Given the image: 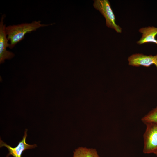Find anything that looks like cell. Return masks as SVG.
Masks as SVG:
<instances>
[{
	"instance_id": "1",
	"label": "cell",
	"mask_w": 157,
	"mask_h": 157,
	"mask_svg": "<svg viewBox=\"0 0 157 157\" xmlns=\"http://www.w3.org/2000/svg\"><path fill=\"white\" fill-rule=\"evenodd\" d=\"M52 24H42L40 21H35L31 23H24L6 26V33L8 40L10 42L9 48H13L24 38L25 35L27 33L35 31L40 27Z\"/></svg>"
},
{
	"instance_id": "2",
	"label": "cell",
	"mask_w": 157,
	"mask_h": 157,
	"mask_svg": "<svg viewBox=\"0 0 157 157\" xmlns=\"http://www.w3.org/2000/svg\"><path fill=\"white\" fill-rule=\"evenodd\" d=\"M94 1L93 6L100 12L105 19L106 26L114 29L118 33H121L122 29L116 23L115 16L109 1L108 0Z\"/></svg>"
},
{
	"instance_id": "3",
	"label": "cell",
	"mask_w": 157,
	"mask_h": 157,
	"mask_svg": "<svg viewBox=\"0 0 157 157\" xmlns=\"http://www.w3.org/2000/svg\"><path fill=\"white\" fill-rule=\"evenodd\" d=\"M146 129L143 134L144 143L143 152L145 154H154L157 151V123H144Z\"/></svg>"
},
{
	"instance_id": "4",
	"label": "cell",
	"mask_w": 157,
	"mask_h": 157,
	"mask_svg": "<svg viewBox=\"0 0 157 157\" xmlns=\"http://www.w3.org/2000/svg\"><path fill=\"white\" fill-rule=\"evenodd\" d=\"M5 17V15L1 16L0 22V63H2L6 59H10L14 56L12 52L7 50V47H9L10 44L5 32L6 24H4V19Z\"/></svg>"
},
{
	"instance_id": "5",
	"label": "cell",
	"mask_w": 157,
	"mask_h": 157,
	"mask_svg": "<svg viewBox=\"0 0 157 157\" xmlns=\"http://www.w3.org/2000/svg\"><path fill=\"white\" fill-rule=\"evenodd\" d=\"M129 65L134 67L142 66L149 67L154 65L157 69V54L154 56L142 53L132 54L128 58Z\"/></svg>"
},
{
	"instance_id": "6",
	"label": "cell",
	"mask_w": 157,
	"mask_h": 157,
	"mask_svg": "<svg viewBox=\"0 0 157 157\" xmlns=\"http://www.w3.org/2000/svg\"><path fill=\"white\" fill-rule=\"evenodd\" d=\"M27 129H26L22 139L19 142L18 145L15 147H13L8 145L0 140V147H5L7 148L8 151L9 153L6 157H8L10 156H12L13 157H21L22 153L26 149L34 148L37 147L36 144H35L30 145L26 142V138L27 136Z\"/></svg>"
},
{
	"instance_id": "7",
	"label": "cell",
	"mask_w": 157,
	"mask_h": 157,
	"mask_svg": "<svg viewBox=\"0 0 157 157\" xmlns=\"http://www.w3.org/2000/svg\"><path fill=\"white\" fill-rule=\"evenodd\" d=\"M139 31L142 34V36L137 42V44L141 45L153 43L157 44V40L156 38L157 35V27L149 26L142 27L139 29Z\"/></svg>"
},
{
	"instance_id": "8",
	"label": "cell",
	"mask_w": 157,
	"mask_h": 157,
	"mask_svg": "<svg viewBox=\"0 0 157 157\" xmlns=\"http://www.w3.org/2000/svg\"><path fill=\"white\" fill-rule=\"evenodd\" d=\"M72 157H100L95 149L80 147L73 151Z\"/></svg>"
},
{
	"instance_id": "9",
	"label": "cell",
	"mask_w": 157,
	"mask_h": 157,
	"mask_svg": "<svg viewBox=\"0 0 157 157\" xmlns=\"http://www.w3.org/2000/svg\"><path fill=\"white\" fill-rule=\"evenodd\" d=\"M141 121L144 124L147 122L157 123V106L142 117Z\"/></svg>"
},
{
	"instance_id": "10",
	"label": "cell",
	"mask_w": 157,
	"mask_h": 157,
	"mask_svg": "<svg viewBox=\"0 0 157 157\" xmlns=\"http://www.w3.org/2000/svg\"><path fill=\"white\" fill-rule=\"evenodd\" d=\"M154 154H155L156 156L157 157V151H156L154 153Z\"/></svg>"
}]
</instances>
